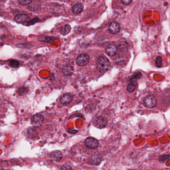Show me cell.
Masks as SVG:
<instances>
[{
	"mask_svg": "<svg viewBox=\"0 0 170 170\" xmlns=\"http://www.w3.org/2000/svg\"><path fill=\"white\" fill-rule=\"evenodd\" d=\"M110 65L109 61L106 57H100L97 59V67L98 70L101 73L107 72L109 68Z\"/></svg>",
	"mask_w": 170,
	"mask_h": 170,
	"instance_id": "1",
	"label": "cell"
},
{
	"mask_svg": "<svg viewBox=\"0 0 170 170\" xmlns=\"http://www.w3.org/2000/svg\"><path fill=\"white\" fill-rule=\"evenodd\" d=\"M85 146L90 149H94L98 147L99 142L95 138L89 137L84 141Z\"/></svg>",
	"mask_w": 170,
	"mask_h": 170,
	"instance_id": "2",
	"label": "cell"
},
{
	"mask_svg": "<svg viewBox=\"0 0 170 170\" xmlns=\"http://www.w3.org/2000/svg\"><path fill=\"white\" fill-rule=\"evenodd\" d=\"M93 124L98 128H104L107 125V120L104 117L98 116L95 118L93 121Z\"/></svg>",
	"mask_w": 170,
	"mask_h": 170,
	"instance_id": "3",
	"label": "cell"
},
{
	"mask_svg": "<svg viewBox=\"0 0 170 170\" xmlns=\"http://www.w3.org/2000/svg\"><path fill=\"white\" fill-rule=\"evenodd\" d=\"M157 100L155 97L152 95H149L146 97L144 100V104L146 107L153 108L157 105Z\"/></svg>",
	"mask_w": 170,
	"mask_h": 170,
	"instance_id": "4",
	"label": "cell"
},
{
	"mask_svg": "<svg viewBox=\"0 0 170 170\" xmlns=\"http://www.w3.org/2000/svg\"><path fill=\"white\" fill-rule=\"evenodd\" d=\"M89 61V57L88 55L85 53L81 54L78 56L76 62L79 66H85Z\"/></svg>",
	"mask_w": 170,
	"mask_h": 170,
	"instance_id": "5",
	"label": "cell"
},
{
	"mask_svg": "<svg viewBox=\"0 0 170 170\" xmlns=\"http://www.w3.org/2000/svg\"><path fill=\"white\" fill-rule=\"evenodd\" d=\"M120 30V26L119 25V23L115 21L110 23L108 28V30L110 34H117L119 32Z\"/></svg>",
	"mask_w": 170,
	"mask_h": 170,
	"instance_id": "6",
	"label": "cell"
},
{
	"mask_svg": "<svg viewBox=\"0 0 170 170\" xmlns=\"http://www.w3.org/2000/svg\"><path fill=\"white\" fill-rule=\"evenodd\" d=\"M15 20L20 24H25L30 21V17L28 15L21 13L16 16Z\"/></svg>",
	"mask_w": 170,
	"mask_h": 170,
	"instance_id": "7",
	"label": "cell"
},
{
	"mask_svg": "<svg viewBox=\"0 0 170 170\" xmlns=\"http://www.w3.org/2000/svg\"><path fill=\"white\" fill-rule=\"evenodd\" d=\"M73 100V96L70 93H65L63 95L60 99V102L63 105L69 104Z\"/></svg>",
	"mask_w": 170,
	"mask_h": 170,
	"instance_id": "8",
	"label": "cell"
},
{
	"mask_svg": "<svg viewBox=\"0 0 170 170\" xmlns=\"http://www.w3.org/2000/svg\"><path fill=\"white\" fill-rule=\"evenodd\" d=\"M102 161V157L99 154L92 155L89 158L90 164L92 165H98Z\"/></svg>",
	"mask_w": 170,
	"mask_h": 170,
	"instance_id": "9",
	"label": "cell"
},
{
	"mask_svg": "<svg viewBox=\"0 0 170 170\" xmlns=\"http://www.w3.org/2000/svg\"><path fill=\"white\" fill-rule=\"evenodd\" d=\"M118 49L115 45H109L105 49V53L110 57H113L117 53Z\"/></svg>",
	"mask_w": 170,
	"mask_h": 170,
	"instance_id": "10",
	"label": "cell"
},
{
	"mask_svg": "<svg viewBox=\"0 0 170 170\" xmlns=\"http://www.w3.org/2000/svg\"><path fill=\"white\" fill-rule=\"evenodd\" d=\"M44 116L40 114H35L32 116V119H31L32 122L34 124H40L44 121Z\"/></svg>",
	"mask_w": 170,
	"mask_h": 170,
	"instance_id": "11",
	"label": "cell"
},
{
	"mask_svg": "<svg viewBox=\"0 0 170 170\" xmlns=\"http://www.w3.org/2000/svg\"><path fill=\"white\" fill-rule=\"evenodd\" d=\"M51 157L56 162L61 161L63 158V154L59 151H55L51 153Z\"/></svg>",
	"mask_w": 170,
	"mask_h": 170,
	"instance_id": "12",
	"label": "cell"
},
{
	"mask_svg": "<svg viewBox=\"0 0 170 170\" xmlns=\"http://www.w3.org/2000/svg\"><path fill=\"white\" fill-rule=\"evenodd\" d=\"M83 9V6L82 4L78 3L76 4L72 8V11L74 14H79L81 13Z\"/></svg>",
	"mask_w": 170,
	"mask_h": 170,
	"instance_id": "13",
	"label": "cell"
},
{
	"mask_svg": "<svg viewBox=\"0 0 170 170\" xmlns=\"http://www.w3.org/2000/svg\"><path fill=\"white\" fill-rule=\"evenodd\" d=\"M56 38L55 37L48 36H40L38 38V40L40 42H45L47 43H51Z\"/></svg>",
	"mask_w": 170,
	"mask_h": 170,
	"instance_id": "14",
	"label": "cell"
},
{
	"mask_svg": "<svg viewBox=\"0 0 170 170\" xmlns=\"http://www.w3.org/2000/svg\"><path fill=\"white\" fill-rule=\"evenodd\" d=\"M73 70H74V69L72 66L67 65V66H64V67L63 68V74L65 76H71L73 73Z\"/></svg>",
	"mask_w": 170,
	"mask_h": 170,
	"instance_id": "15",
	"label": "cell"
},
{
	"mask_svg": "<svg viewBox=\"0 0 170 170\" xmlns=\"http://www.w3.org/2000/svg\"><path fill=\"white\" fill-rule=\"evenodd\" d=\"M137 85H138V83L137 82V81H132L128 85L127 90L129 92H134L135 90L136 89Z\"/></svg>",
	"mask_w": 170,
	"mask_h": 170,
	"instance_id": "16",
	"label": "cell"
},
{
	"mask_svg": "<svg viewBox=\"0 0 170 170\" xmlns=\"http://www.w3.org/2000/svg\"><path fill=\"white\" fill-rule=\"evenodd\" d=\"M71 30V27L69 25H65L64 27L61 30V33L63 36L68 34Z\"/></svg>",
	"mask_w": 170,
	"mask_h": 170,
	"instance_id": "17",
	"label": "cell"
},
{
	"mask_svg": "<svg viewBox=\"0 0 170 170\" xmlns=\"http://www.w3.org/2000/svg\"><path fill=\"white\" fill-rule=\"evenodd\" d=\"M28 89L27 88V87H20L18 89L17 92L18 94L20 95H25L27 94L28 92Z\"/></svg>",
	"mask_w": 170,
	"mask_h": 170,
	"instance_id": "18",
	"label": "cell"
},
{
	"mask_svg": "<svg viewBox=\"0 0 170 170\" xmlns=\"http://www.w3.org/2000/svg\"><path fill=\"white\" fill-rule=\"evenodd\" d=\"M19 63L18 61L17 60H15V59H11L9 61V65L10 66L13 67V68H17L18 66H19Z\"/></svg>",
	"mask_w": 170,
	"mask_h": 170,
	"instance_id": "19",
	"label": "cell"
},
{
	"mask_svg": "<svg viewBox=\"0 0 170 170\" xmlns=\"http://www.w3.org/2000/svg\"><path fill=\"white\" fill-rule=\"evenodd\" d=\"M155 63L156 65V66H157L158 67H160L162 66V58L160 56H158L157 57V58L156 59V61H155Z\"/></svg>",
	"mask_w": 170,
	"mask_h": 170,
	"instance_id": "20",
	"label": "cell"
},
{
	"mask_svg": "<svg viewBox=\"0 0 170 170\" xmlns=\"http://www.w3.org/2000/svg\"><path fill=\"white\" fill-rule=\"evenodd\" d=\"M19 3L22 6H27L32 2V0H18Z\"/></svg>",
	"mask_w": 170,
	"mask_h": 170,
	"instance_id": "21",
	"label": "cell"
},
{
	"mask_svg": "<svg viewBox=\"0 0 170 170\" xmlns=\"http://www.w3.org/2000/svg\"><path fill=\"white\" fill-rule=\"evenodd\" d=\"M170 155H163V156H161L159 158V161L160 162H164L165 161L168 160L170 158Z\"/></svg>",
	"mask_w": 170,
	"mask_h": 170,
	"instance_id": "22",
	"label": "cell"
},
{
	"mask_svg": "<svg viewBox=\"0 0 170 170\" xmlns=\"http://www.w3.org/2000/svg\"><path fill=\"white\" fill-rule=\"evenodd\" d=\"M40 21V19H38V18H35L34 19H32V20L28 21V22L27 25L28 26H30V25H34V24L38 22V21Z\"/></svg>",
	"mask_w": 170,
	"mask_h": 170,
	"instance_id": "23",
	"label": "cell"
},
{
	"mask_svg": "<svg viewBox=\"0 0 170 170\" xmlns=\"http://www.w3.org/2000/svg\"><path fill=\"white\" fill-rule=\"evenodd\" d=\"M132 1V0H121V2L124 5H128Z\"/></svg>",
	"mask_w": 170,
	"mask_h": 170,
	"instance_id": "24",
	"label": "cell"
},
{
	"mask_svg": "<svg viewBox=\"0 0 170 170\" xmlns=\"http://www.w3.org/2000/svg\"><path fill=\"white\" fill-rule=\"evenodd\" d=\"M60 169L61 170H70V169H72L71 167L68 166V165H63V166L61 167Z\"/></svg>",
	"mask_w": 170,
	"mask_h": 170,
	"instance_id": "25",
	"label": "cell"
}]
</instances>
